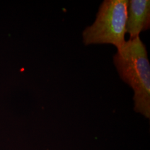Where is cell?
I'll use <instances>...</instances> for the list:
<instances>
[{
	"mask_svg": "<svg viewBox=\"0 0 150 150\" xmlns=\"http://www.w3.org/2000/svg\"><path fill=\"white\" fill-rule=\"evenodd\" d=\"M113 59L121 79L134 90V111L150 118V64L139 36L126 41Z\"/></svg>",
	"mask_w": 150,
	"mask_h": 150,
	"instance_id": "obj_1",
	"label": "cell"
},
{
	"mask_svg": "<svg viewBox=\"0 0 150 150\" xmlns=\"http://www.w3.org/2000/svg\"><path fill=\"white\" fill-rule=\"evenodd\" d=\"M127 0H105L99 7L93 24L82 32L86 45L111 44L117 49L125 41Z\"/></svg>",
	"mask_w": 150,
	"mask_h": 150,
	"instance_id": "obj_2",
	"label": "cell"
},
{
	"mask_svg": "<svg viewBox=\"0 0 150 150\" xmlns=\"http://www.w3.org/2000/svg\"><path fill=\"white\" fill-rule=\"evenodd\" d=\"M150 26V0H130L127 10L126 33L133 39L139 33L149 29Z\"/></svg>",
	"mask_w": 150,
	"mask_h": 150,
	"instance_id": "obj_3",
	"label": "cell"
}]
</instances>
